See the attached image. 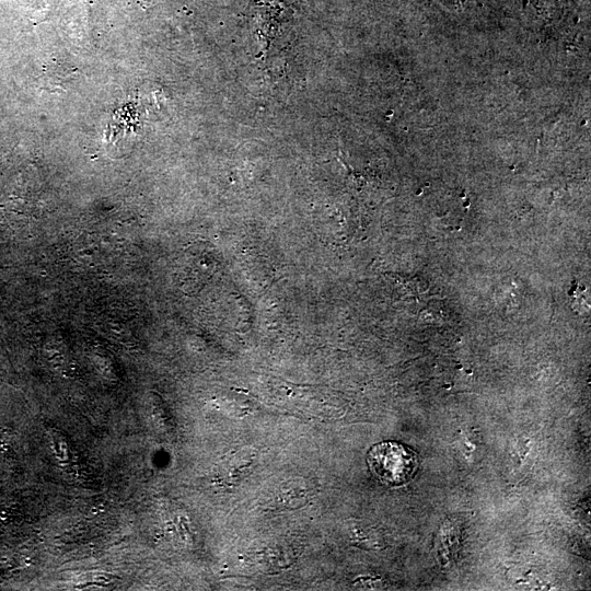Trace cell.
Instances as JSON below:
<instances>
[{
	"mask_svg": "<svg viewBox=\"0 0 591 591\" xmlns=\"http://www.w3.org/2000/svg\"><path fill=\"white\" fill-rule=\"evenodd\" d=\"M368 464L384 484L399 486L409 482L418 466L416 453L404 444L384 441L371 448Z\"/></svg>",
	"mask_w": 591,
	"mask_h": 591,
	"instance_id": "cell-1",
	"label": "cell"
}]
</instances>
